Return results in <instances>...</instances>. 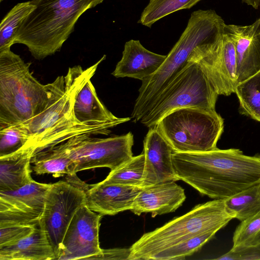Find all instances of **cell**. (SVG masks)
Segmentation results:
<instances>
[{
    "label": "cell",
    "instance_id": "obj_1",
    "mask_svg": "<svg viewBox=\"0 0 260 260\" xmlns=\"http://www.w3.org/2000/svg\"><path fill=\"white\" fill-rule=\"evenodd\" d=\"M106 57L104 55L86 69L79 65L69 68L66 76H58L50 83L51 94L44 109L31 119L18 124L28 136V141L24 146L32 149L34 155L76 136L108 135L110 128L131 119V117L119 118L89 125L80 122L75 117L74 105L78 92L93 76Z\"/></svg>",
    "mask_w": 260,
    "mask_h": 260
},
{
    "label": "cell",
    "instance_id": "obj_2",
    "mask_svg": "<svg viewBox=\"0 0 260 260\" xmlns=\"http://www.w3.org/2000/svg\"><path fill=\"white\" fill-rule=\"evenodd\" d=\"M178 180L202 195L225 200L260 183V155H245L239 149H215L172 155Z\"/></svg>",
    "mask_w": 260,
    "mask_h": 260
},
{
    "label": "cell",
    "instance_id": "obj_3",
    "mask_svg": "<svg viewBox=\"0 0 260 260\" xmlns=\"http://www.w3.org/2000/svg\"><path fill=\"white\" fill-rule=\"evenodd\" d=\"M105 0H31L35 9L24 19L14 44L25 45L36 59L59 51L81 15Z\"/></svg>",
    "mask_w": 260,
    "mask_h": 260
},
{
    "label": "cell",
    "instance_id": "obj_4",
    "mask_svg": "<svg viewBox=\"0 0 260 260\" xmlns=\"http://www.w3.org/2000/svg\"><path fill=\"white\" fill-rule=\"evenodd\" d=\"M225 23L213 10H198L190 16L186 28L157 71L142 81L131 118L140 121L170 80L186 64L197 46L222 38Z\"/></svg>",
    "mask_w": 260,
    "mask_h": 260
},
{
    "label": "cell",
    "instance_id": "obj_5",
    "mask_svg": "<svg viewBox=\"0 0 260 260\" xmlns=\"http://www.w3.org/2000/svg\"><path fill=\"white\" fill-rule=\"evenodd\" d=\"M30 65L11 49L0 52V127L31 119L49 101L50 83L39 82Z\"/></svg>",
    "mask_w": 260,
    "mask_h": 260
},
{
    "label": "cell",
    "instance_id": "obj_6",
    "mask_svg": "<svg viewBox=\"0 0 260 260\" xmlns=\"http://www.w3.org/2000/svg\"><path fill=\"white\" fill-rule=\"evenodd\" d=\"M233 219L224 200L198 204L187 213L144 234L129 247L128 260H150L159 251L190 237L207 232H217Z\"/></svg>",
    "mask_w": 260,
    "mask_h": 260
},
{
    "label": "cell",
    "instance_id": "obj_7",
    "mask_svg": "<svg viewBox=\"0 0 260 260\" xmlns=\"http://www.w3.org/2000/svg\"><path fill=\"white\" fill-rule=\"evenodd\" d=\"M223 127V119L216 110L198 108L176 109L154 126L177 152L216 149Z\"/></svg>",
    "mask_w": 260,
    "mask_h": 260
},
{
    "label": "cell",
    "instance_id": "obj_8",
    "mask_svg": "<svg viewBox=\"0 0 260 260\" xmlns=\"http://www.w3.org/2000/svg\"><path fill=\"white\" fill-rule=\"evenodd\" d=\"M218 93L200 67L187 61L157 95L149 110L140 120L154 127L169 113L183 108L215 110Z\"/></svg>",
    "mask_w": 260,
    "mask_h": 260
},
{
    "label": "cell",
    "instance_id": "obj_9",
    "mask_svg": "<svg viewBox=\"0 0 260 260\" xmlns=\"http://www.w3.org/2000/svg\"><path fill=\"white\" fill-rule=\"evenodd\" d=\"M84 183L76 174L67 175L66 181L51 184L47 192L38 225L45 232L55 252L56 259L72 218L78 210L85 205Z\"/></svg>",
    "mask_w": 260,
    "mask_h": 260
},
{
    "label": "cell",
    "instance_id": "obj_10",
    "mask_svg": "<svg viewBox=\"0 0 260 260\" xmlns=\"http://www.w3.org/2000/svg\"><path fill=\"white\" fill-rule=\"evenodd\" d=\"M84 135L64 142L73 161V174L95 168L106 167L113 171L133 157L134 136L125 135L106 138Z\"/></svg>",
    "mask_w": 260,
    "mask_h": 260
},
{
    "label": "cell",
    "instance_id": "obj_11",
    "mask_svg": "<svg viewBox=\"0 0 260 260\" xmlns=\"http://www.w3.org/2000/svg\"><path fill=\"white\" fill-rule=\"evenodd\" d=\"M187 61L197 63L218 95L235 93L237 59L233 39L224 31L222 39L196 47Z\"/></svg>",
    "mask_w": 260,
    "mask_h": 260
},
{
    "label": "cell",
    "instance_id": "obj_12",
    "mask_svg": "<svg viewBox=\"0 0 260 260\" xmlns=\"http://www.w3.org/2000/svg\"><path fill=\"white\" fill-rule=\"evenodd\" d=\"M51 185L33 180L14 190L0 191V228L14 224H38Z\"/></svg>",
    "mask_w": 260,
    "mask_h": 260
},
{
    "label": "cell",
    "instance_id": "obj_13",
    "mask_svg": "<svg viewBox=\"0 0 260 260\" xmlns=\"http://www.w3.org/2000/svg\"><path fill=\"white\" fill-rule=\"evenodd\" d=\"M103 215L86 205L75 213L66 231L56 259H88L100 253V220Z\"/></svg>",
    "mask_w": 260,
    "mask_h": 260
},
{
    "label": "cell",
    "instance_id": "obj_14",
    "mask_svg": "<svg viewBox=\"0 0 260 260\" xmlns=\"http://www.w3.org/2000/svg\"><path fill=\"white\" fill-rule=\"evenodd\" d=\"M174 152L155 127L149 128L143 141L145 167L142 187L178 180L173 163Z\"/></svg>",
    "mask_w": 260,
    "mask_h": 260
},
{
    "label": "cell",
    "instance_id": "obj_15",
    "mask_svg": "<svg viewBox=\"0 0 260 260\" xmlns=\"http://www.w3.org/2000/svg\"><path fill=\"white\" fill-rule=\"evenodd\" d=\"M224 31L235 44L238 84L260 71V18L249 25L225 24Z\"/></svg>",
    "mask_w": 260,
    "mask_h": 260
},
{
    "label": "cell",
    "instance_id": "obj_16",
    "mask_svg": "<svg viewBox=\"0 0 260 260\" xmlns=\"http://www.w3.org/2000/svg\"><path fill=\"white\" fill-rule=\"evenodd\" d=\"M85 184V205L91 210L103 215H114L130 210L143 187L120 184Z\"/></svg>",
    "mask_w": 260,
    "mask_h": 260
},
{
    "label": "cell",
    "instance_id": "obj_17",
    "mask_svg": "<svg viewBox=\"0 0 260 260\" xmlns=\"http://www.w3.org/2000/svg\"><path fill=\"white\" fill-rule=\"evenodd\" d=\"M185 199L184 189L175 181L158 183L143 187L130 211L138 216L150 213L154 217L174 212Z\"/></svg>",
    "mask_w": 260,
    "mask_h": 260
},
{
    "label": "cell",
    "instance_id": "obj_18",
    "mask_svg": "<svg viewBox=\"0 0 260 260\" xmlns=\"http://www.w3.org/2000/svg\"><path fill=\"white\" fill-rule=\"evenodd\" d=\"M166 57L167 55L148 50L140 41L131 40L125 43L122 58L112 75L116 78L129 77L143 81L157 71Z\"/></svg>",
    "mask_w": 260,
    "mask_h": 260
},
{
    "label": "cell",
    "instance_id": "obj_19",
    "mask_svg": "<svg viewBox=\"0 0 260 260\" xmlns=\"http://www.w3.org/2000/svg\"><path fill=\"white\" fill-rule=\"evenodd\" d=\"M34 154L31 148L23 146L0 156V191H13L34 180L30 169Z\"/></svg>",
    "mask_w": 260,
    "mask_h": 260
},
{
    "label": "cell",
    "instance_id": "obj_20",
    "mask_svg": "<svg viewBox=\"0 0 260 260\" xmlns=\"http://www.w3.org/2000/svg\"><path fill=\"white\" fill-rule=\"evenodd\" d=\"M56 254L45 232L38 225L34 232L14 245L0 247V260H51Z\"/></svg>",
    "mask_w": 260,
    "mask_h": 260
},
{
    "label": "cell",
    "instance_id": "obj_21",
    "mask_svg": "<svg viewBox=\"0 0 260 260\" xmlns=\"http://www.w3.org/2000/svg\"><path fill=\"white\" fill-rule=\"evenodd\" d=\"M74 114L81 123L98 124L118 119L99 99L91 79L78 92L74 105Z\"/></svg>",
    "mask_w": 260,
    "mask_h": 260
},
{
    "label": "cell",
    "instance_id": "obj_22",
    "mask_svg": "<svg viewBox=\"0 0 260 260\" xmlns=\"http://www.w3.org/2000/svg\"><path fill=\"white\" fill-rule=\"evenodd\" d=\"M31 163L37 175L52 174L55 177L73 175V161L63 143L35 154Z\"/></svg>",
    "mask_w": 260,
    "mask_h": 260
},
{
    "label": "cell",
    "instance_id": "obj_23",
    "mask_svg": "<svg viewBox=\"0 0 260 260\" xmlns=\"http://www.w3.org/2000/svg\"><path fill=\"white\" fill-rule=\"evenodd\" d=\"M228 212L242 221L260 211V183L224 200Z\"/></svg>",
    "mask_w": 260,
    "mask_h": 260
},
{
    "label": "cell",
    "instance_id": "obj_24",
    "mask_svg": "<svg viewBox=\"0 0 260 260\" xmlns=\"http://www.w3.org/2000/svg\"><path fill=\"white\" fill-rule=\"evenodd\" d=\"M35 8L30 1L20 3L6 15L0 24V52L11 49L22 22Z\"/></svg>",
    "mask_w": 260,
    "mask_h": 260
},
{
    "label": "cell",
    "instance_id": "obj_25",
    "mask_svg": "<svg viewBox=\"0 0 260 260\" xmlns=\"http://www.w3.org/2000/svg\"><path fill=\"white\" fill-rule=\"evenodd\" d=\"M240 113L260 122V71L236 86Z\"/></svg>",
    "mask_w": 260,
    "mask_h": 260
},
{
    "label": "cell",
    "instance_id": "obj_26",
    "mask_svg": "<svg viewBox=\"0 0 260 260\" xmlns=\"http://www.w3.org/2000/svg\"><path fill=\"white\" fill-rule=\"evenodd\" d=\"M202 0H150L138 23L150 28L162 18L183 9H188Z\"/></svg>",
    "mask_w": 260,
    "mask_h": 260
},
{
    "label": "cell",
    "instance_id": "obj_27",
    "mask_svg": "<svg viewBox=\"0 0 260 260\" xmlns=\"http://www.w3.org/2000/svg\"><path fill=\"white\" fill-rule=\"evenodd\" d=\"M144 167L145 155L142 152L115 170L111 171L107 177L99 183L101 184H114L142 187Z\"/></svg>",
    "mask_w": 260,
    "mask_h": 260
},
{
    "label": "cell",
    "instance_id": "obj_28",
    "mask_svg": "<svg viewBox=\"0 0 260 260\" xmlns=\"http://www.w3.org/2000/svg\"><path fill=\"white\" fill-rule=\"evenodd\" d=\"M216 233V231L207 232L190 237L159 251L152 256L151 259H184L201 249L205 243L214 237Z\"/></svg>",
    "mask_w": 260,
    "mask_h": 260
},
{
    "label": "cell",
    "instance_id": "obj_29",
    "mask_svg": "<svg viewBox=\"0 0 260 260\" xmlns=\"http://www.w3.org/2000/svg\"><path fill=\"white\" fill-rule=\"evenodd\" d=\"M233 246H252L260 245V211L241 221L233 237Z\"/></svg>",
    "mask_w": 260,
    "mask_h": 260
},
{
    "label": "cell",
    "instance_id": "obj_30",
    "mask_svg": "<svg viewBox=\"0 0 260 260\" xmlns=\"http://www.w3.org/2000/svg\"><path fill=\"white\" fill-rule=\"evenodd\" d=\"M28 140V136L18 124L0 127V156L17 151Z\"/></svg>",
    "mask_w": 260,
    "mask_h": 260
},
{
    "label": "cell",
    "instance_id": "obj_31",
    "mask_svg": "<svg viewBox=\"0 0 260 260\" xmlns=\"http://www.w3.org/2000/svg\"><path fill=\"white\" fill-rule=\"evenodd\" d=\"M38 224H14L0 228V247L14 245L29 236Z\"/></svg>",
    "mask_w": 260,
    "mask_h": 260
},
{
    "label": "cell",
    "instance_id": "obj_32",
    "mask_svg": "<svg viewBox=\"0 0 260 260\" xmlns=\"http://www.w3.org/2000/svg\"><path fill=\"white\" fill-rule=\"evenodd\" d=\"M215 259L219 260L260 259V245L252 246H233L229 252Z\"/></svg>",
    "mask_w": 260,
    "mask_h": 260
},
{
    "label": "cell",
    "instance_id": "obj_33",
    "mask_svg": "<svg viewBox=\"0 0 260 260\" xmlns=\"http://www.w3.org/2000/svg\"><path fill=\"white\" fill-rule=\"evenodd\" d=\"M130 253L128 248H114L103 249L95 255L90 256L88 259H128Z\"/></svg>",
    "mask_w": 260,
    "mask_h": 260
},
{
    "label": "cell",
    "instance_id": "obj_34",
    "mask_svg": "<svg viewBox=\"0 0 260 260\" xmlns=\"http://www.w3.org/2000/svg\"><path fill=\"white\" fill-rule=\"evenodd\" d=\"M243 2L257 9L260 6V0H242Z\"/></svg>",
    "mask_w": 260,
    "mask_h": 260
},
{
    "label": "cell",
    "instance_id": "obj_35",
    "mask_svg": "<svg viewBox=\"0 0 260 260\" xmlns=\"http://www.w3.org/2000/svg\"><path fill=\"white\" fill-rule=\"evenodd\" d=\"M3 0H0V2H2Z\"/></svg>",
    "mask_w": 260,
    "mask_h": 260
}]
</instances>
